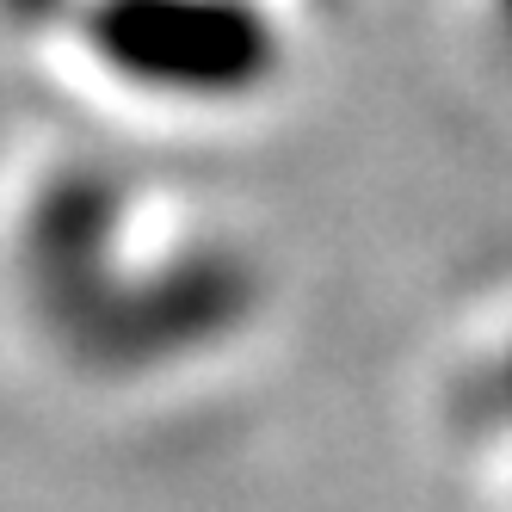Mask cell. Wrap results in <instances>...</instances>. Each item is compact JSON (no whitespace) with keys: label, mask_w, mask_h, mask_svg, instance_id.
<instances>
[{"label":"cell","mask_w":512,"mask_h":512,"mask_svg":"<svg viewBox=\"0 0 512 512\" xmlns=\"http://www.w3.org/2000/svg\"><path fill=\"white\" fill-rule=\"evenodd\" d=\"M494 389H500V408L512 414V352H506V364H500V377H494Z\"/></svg>","instance_id":"obj_4"},{"label":"cell","mask_w":512,"mask_h":512,"mask_svg":"<svg viewBox=\"0 0 512 512\" xmlns=\"http://www.w3.org/2000/svg\"><path fill=\"white\" fill-rule=\"evenodd\" d=\"M260 303V284L235 253H186L161 272L112 278V290L93 303V315L68 334L75 358L105 371H149V364L192 358L235 327Z\"/></svg>","instance_id":"obj_2"},{"label":"cell","mask_w":512,"mask_h":512,"mask_svg":"<svg viewBox=\"0 0 512 512\" xmlns=\"http://www.w3.org/2000/svg\"><path fill=\"white\" fill-rule=\"evenodd\" d=\"M25 272L44 321L68 340L118 278V186L99 173H68L31 210Z\"/></svg>","instance_id":"obj_3"},{"label":"cell","mask_w":512,"mask_h":512,"mask_svg":"<svg viewBox=\"0 0 512 512\" xmlns=\"http://www.w3.org/2000/svg\"><path fill=\"white\" fill-rule=\"evenodd\" d=\"M93 50L130 87L167 99H235L272 68V31L241 0H105Z\"/></svg>","instance_id":"obj_1"}]
</instances>
